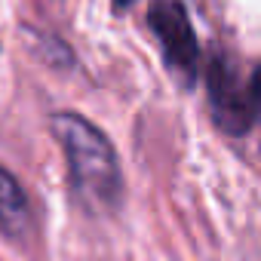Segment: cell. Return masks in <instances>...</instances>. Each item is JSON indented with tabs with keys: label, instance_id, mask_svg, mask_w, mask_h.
<instances>
[{
	"label": "cell",
	"instance_id": "4",
	"mask_svg": "<svg viewBox=\"0 0 261 261\" xmlns=\"http://www.w3.org/2000/svg\"><path fill=\"white\" fill-rule=\"evenodd\" d=\"M28 227H31L28 194L10 169L0 166V230L10 237H22Z\"/></svg>",
	"mask_w": 261,
	"mask_h": 261
},
{
	"label": "cell",
	"instance_id": "3",
	"mask_svg": "<svg viewBox=\"0 0 261 261\" xmlns=\"http://www.w3.org/2000/svg\"><path fill=\"white\" fill-rule=\"evenodd\" d=\"M148 25L163 46L166 65L185 77H194L200 43H197V34L191 28V19H188V10L181 7V0H154L148 10Z\"/></svg>",
	"mask_w": 261,
	"mask_h": 261
},
{
	"label": "cell",
	"instance_id": "5",
	"mask_svg": "<svg viewBox=\"0 0 261 261\" xmlns=\"http://www.w3.org/2000/svg\"><path fill=\"white\" fill-rule=\"evenodd\" d=\"M249 92H252V105H255V114H261V65H258V68H255V74H252Z\"/></svg>",
	"mask_w": 261,
	"mask_h": 261
},
{
	"label": "cell",
	"instance_id": "1",
	"mask_svg": "<svg viewBox=\"0 0 261 261\" xmlns=\"http://www.w3.org/2000/svg\"><path fill=\"white\" fill-rule=\"evenodd\" d=\"M53 133L65 151L74 194L89 209L117 206L120 191H123V178H120L117 151L108 142V136L95 123H89L86 117L71 114V111L53 117Z\"/></svg>",
	"mask_w": 261,
	"mask_h": 261
},
{
	"label": "cell",
	"instance_id": "2",
	"mask_svg": "<svg viewBox=\"0 0 261 261\" xmlns=\"http://www.w3.org/2000/svg\"><path fill=\"white\" fill-rule=\"evenodd\" d=\"M209 105L215 114V123L230 136L249 133L255 120V105L249 86L240 80V71L227 56H215L209 65Z\"/></svg>",
	"mask_w": 261,
	"mask_h": 261
},
{
	"label": "cell",
	"instance_id": "6",
	"mask_svg": "<svg viewBox=\"0 0 261 261\" xmlns=\"http://www.w3.org/2000/svg\"><path fill=\"white\" fill-rule=\"evenodd\" d=\"M129 4H133V0H114V7H117V10H126Z\"/></svg>",
	"mask_w": 261,
	"mask_h": 261
}]
</instances>
